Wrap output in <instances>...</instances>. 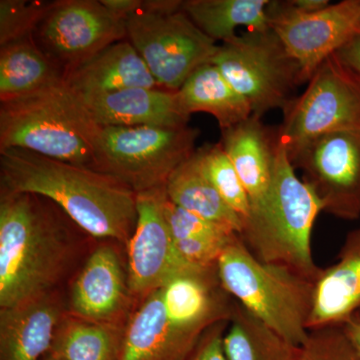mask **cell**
Listing matches in <instances>:
<instances>
[{
	"instance_id": "484cf974",
	"label": "cell",
	"mask_w": 360,
	"mask_h": 360,
	"mask_svg": "<svg viewBox=\"0 0 360 360\" xmlns=\"http://www.w3.org/2000/svg\"><path fill=\"white\" fill-rule=\"evenodd\" d=\"M224 347L227 360H297L300 352L236 300Z\"/></svg>"
},
{
	"instance_id": "52a82bcc",
	"label": "cell",
	"mask_w": 360,
	"mask_h": 360,
	"mask_svg": "<svg viewBox=\"0 0 360 360\" xmlns=\"http://www.w3.org/2000/svg\"><path fill=\"white\" fill-rule=\"evenodd\" d=\"M210 63L259 117L283 111L303 84L300 65L271 30L248 32L219 45Z\"/></svg>"
},
{
	"instance_id": "8d00e7d4",
	"label": "cell",
	"mask_w": 360,
	"mask_h": 360,
	"mask_svg": "<svg viewBox=\"0 0 360 360\" xmlns=\"http://www.w3.org/2000/svg\"><path fill=\"white\" fill-rule=\"evenodd\" d=\"M46 360H63L60 359H58V357L54 356V355L49 354V359Z\"/></svg>"
},
{
	"instance_id": "ffe728a7",
	"label": "cell",
	"mask_w": 360,
	"mask_h": 360,
	"mask_svg": "<svg viewBox=\"0 0 360 360\" xmlns=\"http://www.w3.org/2000/svg\"><path fill=\"white\" fill-rule=\"evenodd\" d=\"M200 338L170 323L161 290H155L125 326L120 360H186Z\"/></svg>"
},
{
	"instance_id": "d6a6232c",
	"label": "cell",
	"mask_w": 360,
	"mask_h": 360,
	"mask_svg": "<svg viewBox=\"0 0 360 360\" xmlns=\"http://www.w3.org/2000/svg\"><path fill=\"white\" fill-rule=\"evenodd\" d=\"M335 56L341 65L349 70L360 82V32L354 33L335 52Z\"/></svg>"
},
{
	"instance_id": "4dcf8cb0",
	"label": "cell",
	"mask_w": 360,
	"mask_h": 360,
	"mask_svg": "<svg viewBox=\"0 0 360 360\" xmlns=\"http://www.w3.org/2000/svg\"><path fill=\"white\" fill-rule=\"evenodd\" d=\"M165 210L174 240L187 238L229 239L238 236V232L224 225L215 224L175 205L168 198Z\"/></svg>"
},
{
	"instance_id": "9c48e42d",
	"label": "cell",
	"mask_w": 360,
	"mask_h": 360,
	"mask_svg": "<svg viewBox=\"0 0 360 360\" xmlns=\"http://www.w3.org/2000/svg\"><path fill=\"white\" fill-rule=\"evenodd\" d=\"M127 40L143 59L160 89L179 91L200 66L212 63L217 42L184 11L158 13L139 8L125 18Z\"/></svg>"
},
{
	"instance_id": "7402d4cb",
	"label": "cell",
	"mask_w": 360,
	"mask_h": 360,
	"mask_svg": "<svg viewBox=\"0 0 360 360\" xmlns=\"http://www.w3.org/2000/svg\"><path fill=\"white\" fill-rule=\"evenodd\" d=\"M0 49V103L37 94L65 82V73L33 34Z\"/></svg>"
},
{
	"instance_id": "6da1fadb",
	"label": "cell",
	"mask_w": 360,
	"mask_h": 360,
	"mask_svg": "<svg viewBox=\"0 0 360 360\" xmlns=\"http://www.w3.org/2000/svg\"><path fill=\"white\" fill-rule=\"evenodd\" d=\"M1 193H32L59 206L97 238L129 245L137 221V193L110 174L20 148L0 150Z\"/></svg>"
},
{
	"instance_id": "cb8c5ba5",
	"label": "cell",
	"mask_w": 360,
	"mask_h": 360,
	"mask_svg": "<svg viewBox=\"0 0 360 360\" xmlns=\"http://www.w3.org/2000/svg\"><path fill=\"white\" fill-rule=\"evenodd\" d=\"M270 0H186L182 11L210 39L222 44L236 39V30H270Z\"/></svg>"
},
{
	"instance_id": "277c9868",
	"label": "cell",
	"mask_w": 360,
	"mask_h": 360,
	"mask_svg": "<svg viewBox=\"0 0 360 360\" xmlns=\"http://www.w3.org/2000/svg\"><path fill=\"white\" fill-rule=\"evenodd\" d=\"M101 127L63 84L0 103V150L25 149L94 169Z\"/></svg>"
},
{
	"instance_id": "4fadbf2b",
	"label": "cell",
	"mask_w": 360,
	"mask_h": 360,
	"mask_svg": "<svg viewBox=\"0 0 360 360\" xmlns=\"http://www.w3.org/2000/svg\"><path fill=\"white\" fill-rule=\"evenodd\" d=\"M165 187L137 193V221L130 238L129 286L131 295L146 298L175 276L193 271L175 248L165 217Z\"/></svg>"
},
{
	"instance_id": "f1b7e54d",
	"label": "cell",
	"mask_w": 360,
	"mask_h": 360,
	"mask_svg": "<svg viewBox=\"0 0 360 360\" xmlns=\"http://www.w3.org/2000/svg\"><path fill=\"white\" fill-rule=\"evenodd\" d=\"M54 1H0V46L34 33Z\"/></svg>"
},
{
	"instance_id": "2e32d148",
	"label": "cell",
	"mask_w": 360,
	"mask_h": 360,
	"mask_svg": "<svg viewBox=\"0 0 360 360\" xmlns=\"http://www.w3.org/2000/svg\"><path fill=\"white\" fill-rule=\"evenodd\" d=\"M130 295L117 253L110 246H101L73 284L71 314L86 321L122 323Z\"/></svg>"
},
{
	"instance_id": "5b68a950",
	"label": "cell",
	"mask_w": 360,
	"mask_h": 360,
	"mask_svg": "<svg viewBox=\"0 0 360 360\" xmlns=\"http://www.w3.org/2000/svg\"><path fill=\"white\" fill-rule=\"evenodd\" d=\"M224 290L248 311L297 347L309 335L314 281L277 265L264 264L239 236L217 262Z\"/></svg>"
},
{
	"instance_id": "1f68e13d",
	"label": "cell",
	"mask_w": 360,
	"mask_h": 360,
	"mask_svg": "<svg viewBox=\"0 0 360 360\" xmlns=\"http://www.w3.org/2000/svg\"><path fill=\"white\" fill-rule=\"evenodd\" d=\"M229 321L214 324L201 335L198 345L186 360H227L224 347V338Z\"/></svg>"
},
{
	"instance_id": "7a4b0ae2",
	"label": "cell",
	"mask_w": 360,
	"mask_h": 360,
	"mask_svg": "<svg viewBox=\"0 0 360 360\" xmlns=\"http://www.w3.org/2000/svg\"><path fill=\"white\" fill-rule=\"evenodd\" d=\"M41 196L1 193L0 309L52 292L68 262L65 229Z\"/></svg>"
},
{
	"instance_id": "9a60e30c",
	"label": "cell",
	"mask_w": 360,
	"mask_h": 360,
	"mask_svg": "<svg viewBox=\"0 0 360 360\" xmlns=\"http://www.w3.org/2000/svg\"><path fill=\"white\" fill-rule=\"evenodd\" d=\"M79 97L101 127H181L188 125L191 116L184 110L179 91L160 87Z\"/></svg>"
},
{
	"instance_id": "603a6c76",
	"label": "cell",
	"mask_w": 360,
	"mask_h": 360,
	"mask_svg": "<svg viewBox=\"0 0 360 360\" xmlns=\"http://www.w3.org/2000/svg\"><path fill=\"white\" fill-rule=\"evenodd\" d=\"M180 101L189 115H212L221 130L252 115L248 101L236 91L212 63L198 68L179 90Z\"/></svg>"
},
{
	"instance_id": "e575fe53",
	"label": "cell",
	"mask_w": 360,
	"mask_h": 360,
	"mask_svg": "<svg viewBox=\"0 0 360 360\" xmlns=\"http://www.w3.org/2000/svg\"><path fill=\"white\" fill-rule=\"evenodd\" d=\"M290 4L296 11L311 13L326 8L331 2L329 0H290Z\"/></svg>"
},
{
	"instance_id": "3957f363",
	"label": "cell",
	"mask_w": 360,
	"mask_h": 360,
	"mask_svg": "<svg viewBox=\"0 0 360 360\" xmlns=\"http://www.w3.org/2000/svg\"><path fill=\"white\" fill-rule=\"evenodd\" d=\"M321 212V201L296 175L288 150L279 142L269 191L264 200L251 205L238 236L259 262L284 267L315 283L322 269L315 264L311 238Z\"/></svg>"
},
{
	"instance_id": "d6986e66",
	"label": "cell",
	"mask_w": 360,
	"mask_h": 360,
	"mask_svg": "<svg viewBox=\"0 0 360 360\" xmlns=\"http://www.w3.org/2000/svg\"><path fill=\"white\" fill-rule=\"evenodd\" d=\"M250 196L251 205L264 200L274 177L278 136L262 117L252 115L221 130L219 142Z\"/></svg>"
},
{
	"instance_id": "5bb4252c",
	"label": "cell",
	"mask_w": 360,
	"mask_h": 360,
	"mask_svg": "<svg viewBox=\"0 0 360 360\" xmlns=\"http://www.w3.org/2000/svg\"><path fill=\"white\" fill-rule=\"evenodd\" d=\"M160 290L168 321L182 333L200 338L231 321L236 300L222 286L217 265L179 274Z\"/></svg>"
},
{
	"instance_id": "8992f818",
	"label": "cell",
	"mask_w": 360,
	"mask_h": 360,
	"mask_svg": "<svg viewBox=\"0 0 360 360\" xmlns=\"http://www.w3.org/2000/svg\"><path fill=\"white\" fill-rule=\"evenodd\" d=\"M200 131L181 127H101L94 169L136 193L165 187L175 170L196 151Z\"/></svg>"
},
{
	"instance_id": "4316f807",
	"label": "cell",
	"mask_w": 360,
	"mask_h": 360,
	"mask_svg": "<svg viewBox=\"0 0 360 360\" xmlns=\"http://www.w3.org/2000/svg\"><path fill=\"white\" fill-rule=\"evenodd\" d=\"M124 328L65 315L49 354L63 360H120Z\"/></svg>"
},
{
	"instance_id": "30bf717a",
	"label": "cell",
	"mask_w": 360,
	"mask_h": 360,
	"mask_svg": "<svg viewBox=\"0 0 360 360\" xmlns=\"http://www.w3.org/2000/svg\"><path fill=\"white\" fill-rule=\"evenodd\" d=\"M65 77L116 42L127 39L125 18L97 0H58L33 33Z\"/></svg>"
},
{
	"instance_id": "f546056e",
	"label": "cell",
	"mask_w": 360,
	"mask_h": 360,
	"mask_svg": "<svg viewBox=\"0 0 360 360\" xmlns=\"http://www.w3.org/2000/svg\"><path fill=\"white\" fill-rule=\"evenodd\" d=\"M297 360H360V354L343 326L309 331Z\"/></svg>"
},
{
	"instance_id": "83f0119b",
	"label": "cell",
	"mask_w": 360,
	"mask_h": 360,
	"mask_svg": "<svg viewBox=\"0 0 360 360\" xmlns=\"http://www.w3.org/2000/svg\"><path fill=\"white\" fill-rule=\"evenodd\" d=\"M195 156L220 196L243 222L251 210L250 196L222 146L220 143L205 144L196 149Z\"/></svg>"
},
{
	"instance_id": "8fae6325",
	"label": "cell",
	"mask_w": 360,
	"mask_h": 360,
	"mask_svg": "<svg viewBox=\"0 0 360 360\" xmlns=\"http://www.w3.org/2000/svg\"><path fill=\"white\" fill-rule=\"evenodd\" d=\"M290 160L302 170L322 212L347 221L360 219V129L317 137Z\"/></svg>"
},
{
	"instance_id": "836d02e7",
	"label": "cell",
	"mask_w": 360,
	"mask_h": 360,
	"mask_svg": "<svg viewBox=\"0 0 360 360\" xmlns=\"http://www.w3.org/2000/svg\"><path fill=\"white\" fill-rule=\"evenodd\" d=\"M101 1L113 13L127 18L129 14L141 8L143 0H101Z\"/></svg>"
},
{
	"instance_id": "7c38bea8",
	"label": "cell",
	"mask_w": 360,
	"mask_h": 360,
	"mask_svg": "<svg viewBox=\"0 0 360 360\" xmlns=\"http://www.w3.org/2000/svg\"><path fill=\"white\" fill-rule=\"evenodd\" d=\"M269 27L298 63L303 84L359 32L360 0H342L316 13L296 11L290 1H270Z\"/></svg>"
},
{
	"instance_id": "ba28073f",
	"label": "cell",
	"mask_w": 360,
	"mask_h": 360,
	"mask_svg": "<svg viewBox=\"0 0 360 360\" xmlns=\"http://www.w3.org/2000/svg\"><path fill=\"white\" fill-rule=\"evenodd\" d=\"M360 129V82L335 54L307 82L302 94L284 108L278 141L292 156L322 135Z\"/></svg>"
},
{
	"instance_id": "e0dca14e",
	"label": "cell",
	"mask_w": 360,
	"mask_h": 360,
	"mask_svg": "<svg viewBox=\"0 0 360 360\" xmlns=\"http://www.w3.org/2000/svg\"><path fill=\"white\" fill-rule=\"evenodd\" d=\"M360 309V227L345 236L335 264L314 284L309 330L342 326Z\"/></svg>"
},
{
	"instance_id": "d4e9b609",
	"label": "cell",
	"mask_w": 360,
	"mask_h": 360,
	"mask_svg": "<svg viewBox=\"0 0 360 360\" xmlns=\"http://www.w3.org/2000/svg\"><path fill=\"white\" fill-rule=\"evenodd\" d=\"M165 191L168 200L175 205L240 233L243 220L202 172L195 153L172 174Z\"/></svg>"
},
{
	"instance_id": "74e56055",
	"label": "cell",
	"mask_w": 360,
	"mask_h": 360,
	"mask_svg": "<svg viewBox=\"0 0 360 360\" xmlns=\"http://www.w3.org/2000/svg\"><path fill=\"white\" fill-rule=\"evenodd\" d=\"M359 32H360V22H359Z\"/></svg>"
},
{
	"instance_id": "44dd1931",
	"label": "cell",
	"mask_w": 360,
	"mask_h": 360,
	"mask_svg": "<svg viewBox=\"0 0 360 360\" xmlns=\"http://www.w3.org/2000/svg\"><path fill=\"white\" fill-rule=\"evenodd\" d=\"M78 96H99L120 90L158 86L148 65L129 40L116 42L65 77Z\"/></svg>"
},
{
	"instance_id": "ac0fdd59",
	"label": "cell",
	"mask_w": 360,
	"mask_h": 360,
	"mask_svg": "<svg viewBox=\"0 0 360 360\" xmlns=\"http://www.w3.org/2000/svg\"><path fill=\"white\" fill-rule=\"evenodd\" d=\"M65 316L52 292L0 309V360H39L51 352Z\"/></svg>"
},
{
	"instance_id": "d590c367",
	"label": "cell",
	"mask_w": 360,
	"mask_h": 360,
	"mask_svg": "<svg viewBox=\"0 0 360 360\" xmlns=\"http://www.w3.org/2000/svg\"><path fill=\"white\" fill-rule=\"evenodd\" d=\"M342 326L360 354V309Z\"/></svg>"
}]
</instances>
